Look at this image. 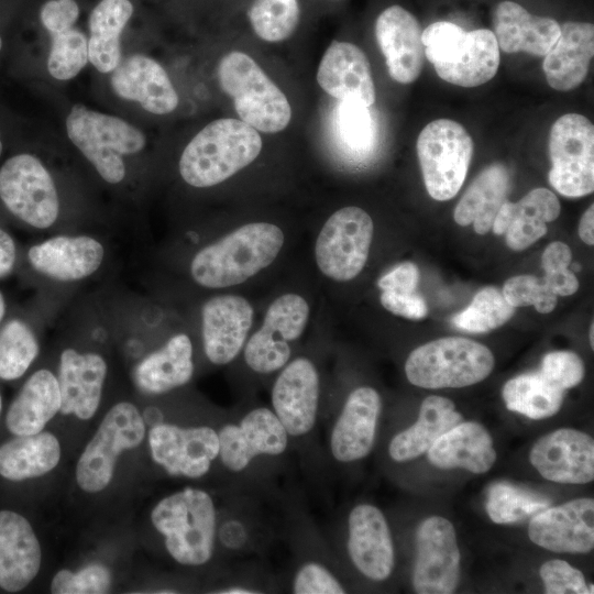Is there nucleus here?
<instances>
[{"instance_id":"obj_28","label":"nucleus","mask_w":594,"mask_h":594,"mask_svg":"<svg viewBox=\"0 0 594 594\" xmlns=\"http://www.w3.org/2000/svg\"><path fill=\"white\" fill-rule=\"evenodd\" d=\"M41 547L30 522L20 514L0 510V587L18 592L41 568Z\"/></svg>"},{"instance_id":"obj_22","label":"nucleus","mask_w":594,"mask_h":594,"mask_svg":"<svg viewBox=\"0 0 594 594\" xmlns=\"http://www.w3.org/2000/svg\"><path fill=\"white\" fill-rule=\"evenodd\" d=\"M528 536L535 544L554 552L592 551L593 498H578L539 512L529 522Z\"/></svg>"},{"instance_id":"obj_27","label":"nucleus","mask_w":594,"mask_h":594,"mask_svg":"<svg viewBox=\"0 0 594 594\" xmlns=\"http://www.w3.org/2000/svg\"><path fill=\"white\" fill-rule=\"evenodd\" d=\"M114 92L136 101L154 114H167L178 105L177 92L165 69L154 59L133 55L118 65L111 76Z\"/></svg>"},{"instance_id":"obj_37","label":"nucleus","mask_w":594,"mask_h":594,"mask_svg":"<svg viewBox=\"0 0 594 594\" xmlns=\"http://www.w3.org/2000/svg\"><path fill=\"white\" fill-rule=\"evenodd\" d=\"M61 459V446L50 432L16 436L0 447V475L10 481L42 476Z\"/></svg>"},{"instance_id":"obj_19","label":"nucleus","mask_w":594,"mask_h":594,"mask_svg":"<svg viewBox=\"0 0 594 594\" xmlns=\"http://www.w3.org/2000/svg\"><path fill=\"white\" fill-rule=\"evenodd\" d=\"M346 530V553L354 569L370 581L387 580L394 571L395 549L383 512L369 503L354 506Z\"/></svg>"},{"instance_id":"obj_17","label":"nucleus","mask_w":594,"mask_h":594,"mask_svg":"<svg viewBox=\"0 0 594 594\" xmlns=\"http://www.w3.org/2000/svg\"><path fill=\"white\" fill-rule=\"evenodd\" d=\"M460 551L453 525L446 518L425 519L416 532L413 586L419 594H450L459 583Z\"/></svg>"},{"instance_id":"obj_24","label":"nucleus","mask_w":594,"mask_h":594,"mask_svg":"<svg viewBox=\"0 0 594 594\" xmlns=\"http://www.w3.org/2000/svg\"><path fill=\"white\" fill-rule=\"evenodd\" d=\"M319 86L339 100H355L370 107L375 86L364 52L348 42L333 41L323 54L317 72Z\"/></svg>"},{"instance_id":"obj_54","label":"nucleus","mask_w":594,"mask_h":594,"mask_svg":"<svg viewBox=\"0 0 594 594\" xmlns=\"http://www.w3.org/2000/svg\"><path fill=\"white\" fill-rule=\"evenodd\" d=\"M571 250L565 243L552 242L542 253L541 263L544 273L553 272L568 268L571 263Z\"/></svg>"},{"instance_id":"obj_41","label":"nucleus","mask_w":594,"mask_h":594,"mask_svg":"<svg viewBox=\"0 0 594 594\" xmlns=\"http://www.w3.org/2000/svg\"><path fill=\"white\" fill-rule=\"evenodd\" d=\"M549 506V499L508 483L494 484L486 499L487 514L496 524L516 522Z\"/></svg>"},{"instance_id":"obj_2","label":"nucleus","mask_w":594,"mask_h":594,"mask_svg":"<svg viewBox=\"0 0 594 594\" xmlns=\"http://www.w3.org/2000/svg\"><path fill=\"white\" fill-rule=\"evenodd\" d=\"M170 558L186 566H201L215 556L219 514L205 490L186 487L162 498L151 513Z\"/></svg>"},{"instance_id":"obj_13","label":"nucleus","mask_w":594,"mask_h":594,"mask_svg":"<svg viewBox=\"0 0 594 594\" xmlns=\"http://www.w3.org/2000/svg\"><path fill=\"white\" fill-rule=\"evenodd\" d=\"M0 198L11 213L37 229L51 227L59 215L54 180L31 154L14 155L1 166Z\"/></svg>"},{"instance_id":"obj_1","label":"nucleus","mask_w":594,"mask_h":594,"mask_svg":"<svg viewBox=\"0 0 594 594\" xmlns=\"http://www.w3.org/2000/svg\"><path fill=\"white\" fill-rule=\"evenodd\" d=\"M284 241L282 229L274 223L241 226L198 251L190 263V274L207 288L239 285L270 266Z\"/></svg>"},{"instance_id":"obj_33","label":"nucleus","mask_w":594,"mask_h":594,"mask_svg":"<svg viewBox=\"0 0 594 594\" xmlns=\"http://www.w3.org/2000/svg\"><path fill=\"white\" fill-rule=\"evenodd\" d=\"M461 421L462 416L452 400L437 395L428 396L420 405L417 421L392 438L388 455L398 463L414 460Z\"/></svg>"},{"instance_id":"obj_39","label":"nucleus","mask_w":594,"mask_h":594,"mask_svg":"<svg viewBox=\"0 0 594 594\" xmlns=\"http://www.w3.org/2000/svg\"><path fill=\"white\" fill-rule=\"evenodd\" d=\"M506 407L530 419H544L559 411L563 391L540 372L526 373L509 380L503 387Z\"/></svg>"},{"instance_id":"obj_61","label":"nucleus","mask_w":594,"mask_h":594,"mask_svg":"<svg viewBox=\"0 0 594 594\" xmlns=\"http://www.w3.org/2000/svg\"><path fill=\"white\" fill-rule=\"evenodd\" d=\"M1 407H2V400H1V396H0V411H1Z\"/></svg>"},{"instance_id":"obj_42","label":"nucleus","mask_w":594,"mask_h":594,"mask_svg":"<svg viewBox=\"0 0 594 594\" xmlns=\"http://www.w3.org/2000/svg\"><path fill=\"white\" fill-rule=\"evenodd\" d=\"M514 311L515 307L505 299L502 292L495 287H485L463 311L453 317L452 322L459 329L482 333L503 326Z\"/></svg>"},{"instance_id":"obj_53","label":"nucleus","mask_w":594,"mask_h":594,"mask_svg":"<svg viewBox=\"0 0 594 594\" xmlns=\"http://www.w3.org/2000/svg\"><path fill=\"white\" fill-rule=\"evenodd\" d=\"M419 279V271L411 262H405L383 275L377 285L381 290L410 294L415 293Z\"/></svg>"},{"instance_id":"obj_45","label":"nucleus","mask_w":594,"mask_h":594,"mask_svg":"<svg viewBox=\"0 0 594 594\" xmlns=\"http://www.w3.org/2000/svg\"><path fill=\"white\" fill-rule=\"evenodd\" d=\"M290 593L295 594H342L345 587L326 560L305 557L297 562L288 581Z\"/></svg>"},{"instance_id":"obj_5","label":"nucleus","mask_w":594,"mask_h":594,"mask_svg":"<svg viewBox=\"0 0 594 594\" xmlns=\"http://www.w3.org/2000/svg\"><path fill=\"white\" fill-rule=\"evenodd\" d=\"M219 459L234 479H249L256 471L282 462L290 439L271 407L255 406L219 428Z\"/></svg>"},{"instance_id":"obj_56","label":"nucleus","mask_w":594,"mask_h":594,"mask_svg":"<svg viewBox=\"0 0 594 594\" xmlns=\"http://www.w3.org/2000/svg\"><path fill=\"white\" fill-rule=\"evenodd\" d=\"M15 255L13 239L0 228V278L11 273L14 267Z\"/></svg>"},{"instance_id":"obj_7","label":"nucleus","mask_w":594,"mask_h":594,"mask_svg":"<svg viewBox=\"0 0 594 594\" xmlns=\"http://www.w3.org/2000/svg\"><path fill=\"white\" fill-rule=\"evenodd\" d=\"M494 356L485 345L461 337L425 343L410 352L405 363L408 381L422 388H458L486 378Z\"/></svg>"},{"instance_id":"obj_44","label":"nucleus","mask_w":594,"mask_h":594,"mask_svg":"<svg viewBox=\"0 0 594 594\" xmlns=\"http://www.w3.org/2000/svg\"><path fill=\"white\" fill-rule=\"evenodd\" d=\"M88 62V40L77 29L70 28L52 35L47 69L52 77L68 80L79 74Z\"/></svg>"},{"instance_id":"obj_8","label":"nucleus","mask_w":594,"mask_h":594,"mask_svg":"<svg viewBox=\"0 0 594 594\" xmlns=\"http://www.w3.org/2000/svg\"><path fill=\"white\" fill-rule=\"evenodd\" d=\"M66 131L74 145L110 184H118L125 176L121 155L135 154L145 146V136L138 128L81 105L72 108Z\"/></svg>"},{"instance_id":"obj_29","label":"nucleus","mask_w":594,"mask_h":594,"mask_svg":"<svg viewBox=\"0 0 594 594\" xmlns=\"http://www.w3.org/2000/svg\"><path fill=\"white\" fill-rule=\"evenodd\" d=\"M561 211L557 196L546 188H535L519 201H505L492 224L495 234H506L507 245L521 251L547 233V222Z\"/></svg>"},{"instance_id":"obj_21","label":"nucleus","mask_w":594,"mask_h":594,"mask_svg":"<svg viewBox=\"0 0 594 594\" xmlns=\"http://www.w3.org/2000/svg\"><path fill=\"white\" fill-rule=\"evenodd\" d=\"M253 308L242 296L220 295L202 306V343L207 359L227 365L242 352L253 322Z\"/></svg>"},{"instance_id":"obj_43","label":"nucleus","mask_w":594,"mask_h":594,"mask_svg":"<svg viewBox=\"0 0 594 594\" xmlns=\"http://www.w3.org/2000/svg\"><path fill=\"white\" fill-rule=\"evenodd\" d=\"M254 32L266 42H280L296 29L299 20L297 0H254L249 9Z\"/></svg>"},{"instance_id":"obj_12","label":"nucleus","mask_w":594,"mask_h":594,"mask_svg":"<svg viewBox=\"0 0 594 594\" xmlns=\"http://www.w3.org/2000/svg\"><path fill=\"white\" fill-rule=\"evenodd\" d=\"M550 185L566 197L594 189V127L584 116L566 113L552 125L549 138Z\"/></svg>"},{"instance_id":"obj_20","label":"nucleus","mask_w":594,"mask_h":594,"mask_svg":"<svg viewBox=\"0 0 594 594\" xmlns=\"http://www.w3.org/2000/svg\"><path fill=\"white\" fill-rule=\"evenodd\" d=\"M529 460L551 482L584 484L594 479V441L580 430L562 428L541 437Z\"/></svg>"},{"instance_id":"obj_40","label":"nucleus","mask_w":594,"mask_h":594,"mask_svg":"<svg viewBox=\"0 0 594 594\" xmlns=\"http://www.w3.org/2000/svg\"><path fill=\"white\" fill-rule=\"evenodd\" d=\"M37 354V340L25 322L13 319L0 330V378H19Z\"/></svg>"},{"instance_id":"obj_3","label":"nucleus","mask_w":594,"mask_h":594,"mask_svg":"<svg viewBox=\"0 0 594 594\" xmlns=\"http://www.w3.org/2000/svg\"><path fill=\"white\" fill-rule=\"evenodd\" d=\"M261 150L257 130L242 120L218 119L187 144L179 160V173L190 186L211 187L251 164Z\"/></svg>"},{"instance_id":"obj_60","label":"nucleus","mask_w":594,"mask_h":594,"mask_svg":"<svg viewBox=\"0 0 594 594\" xmlns=\"http://www.w3.org/2000/svg\"><path fill=\"white\" fill-rule=\"evenodd\" d=\"M1 153H2V142L0 140V155H1Z\"/></svg>"},{"instance_id":"obj_57","label":"nucleus","mask_w":594,"mask_h":594,"mask_svg":"<svg viewBox=\"0 0 594 594\" xmlns=\"http://www.w3.org/2000/svg\"><path fill=\"white\" fill-rule=\"evenodd\" d=\"M579 235L588 245L594 243V206L593 204L585 210L580 219Z\"/></svg>"},{"instance_id":"obj_10","label":"nucleus","mask_w":594,"mask_h":594,"mask_svg":"<svg viewBox=\"0 0 594 594\" xmlns=\"http://www.w3.org/2000/svg\"><path fill=\"white\" fill-rule=\"evenodd\" d=\"M145 437V421L131 403L116 404L105 416L84 449L76 466L79 487L89 493L105 490L111 482L119 455L139 447Z\"/></svg>"},{"instance_id":"obj_14","label":"nucleus","mask_w":594,"mask_h":594,"mask_svg":"<svg viewBox=\"0 0 594 594\" xmlns=\"http://www.w3.org/2000/svg\"><path fill=\"white\" fill-rule=\"evenodd\" d=\"M276 376L271 408L286 430L292 447L306 442L320 416L321 381L317 365L306 356L290 359Z\"/></svg>"},{"instance_id":"obj_58","label":"nucleus","mask_w":594,"mask_h":594,"mask_svg":"<svg viewBox=\"0 0 594 594\" xmlns=\"http://www.w3.org/2000/svg\"><path fill=\"white\" fill-rule=\"evenodd\" d=\"M4 314H6V301H4L3 295L0 292V321L3 318Z\"/></svg>"},{"instance_id":"obj_51","label":"nucleus","mask_w":594,"mask_h":594,"mask_svg":"<svg viewBox=\"0 0 594 594\" xmlns=\"http://www.w3.org/2000/svg\"><path fill=\"white\" fill-rule=\"evenodd\" d=\"M79 9L74 0H50L41 9V21L51 35L64 32L75 24Z\"/></svg>"},{"instance_id":"obj_46","label":"nucleus","mask_w":594,"mask_h":594,"mask_svg":"<svg viewBox=\"0 0 594 594\" xmlns=\"http://www.w3.org/2000/svg\"><path fill=\"white\" fill-rule=\"evenodd\" d=\"M505 299L513 307L534 306L537 311L548 314L557 305V294L532 275H517L508 278L503 287Z\"/></svg>"},{"instance_id":"obj_55","label":"nucleus","mask_w":594,"mask_h":594,"mask_svg":"<svg viewBox=\"0 0 594 594\" xmlns=\"http://www.w3.org/2000/svg\"><path fill=\"white\" fill-rule=\"evenodd\" d=\"M543 280L557 295L561 296L574 294L580 286L576 276L568 268L546 272Z\"/></svg>"},{"instance_id":"obj_52","label":"nucleus","mask_w":594,"mask_h":594,"mask_svg":"<svg viewBox=\"0 0 594 594\" xmlns=\"http://www.w3.org/2000/svg\"><path fill=\"white\" fill-rule=\"evenodd\" d=\"M380 300L386 310L408 319H421L428 312L424 298L416 293L382 290Z\"/></svg>"},{"instance_id":"obj_48","label":"nucleus","mask_w":594,"mask_h":594,"mask_svg":"<svg viewBox=\"0 0 594 594\" xmlns=\"http://www.w3.org/2000/svg\"><path fill=\"white\" fill-rule=\"evenodd\" d=\"M111 586L110 571L101 564H91L74 573L58 571L51 583L55 594H98L107 593Z\"/></svg>"},{"instance_id":"obj_34","label":"nucleus","mask_w":594,"mask_h":594,"mask_svg":"<svg viewBox=\"0 0 594 594\" xmlns=\"http://www.w3.org/2000/svg\"><path fill=\"white\" fill-rule=\"evenodd\" d=\"M61 393L56 376L38 370L24 383L7 413V427L15 436L41 432L59 411Z\"/></svg>"},{"instance_id":"obj_9","label":"nucleus","mask_w":594,"mask_h":594,"mask_svg":"<svg viewBox=\"0 0 594 594\" xmlns=\"http://www.w3.org/2000/svg\"><path fill=\"white\" fill-rule=\"evenodd\" d=\"M416 147L430 197L439 201L453 198L464 183L473 155L471 135L453 120L437 119L421 130Z\"/></svg>"},{"instance_id":"obj_32","label":"nucleus","mask_w":594,"mask_h":594,"mask_svg":"<svg viewBox=\"0 0 594 594\" xmlns=\"http://www.w3.org/2000/svg\"><path fill=\"white\" fill-rule=\"evenodd\" d=\"M430 463L440 469L487 472L496 460L488 431L475 421L459 422L443 433L427 451Z\"/></svg>"},{"instance_id":"obj_4","label":"nucleus","mask_w":594,"mask_h":594,"mask_svg":"<svg viewBox=\"0 0 594 594\" xmlns=\"http://www.w3.org/2000/svg\"><path fill=\"white\" fill-rule=\"evenodd\" d=\"M425 56L438 76L461 87H476L491 80L499 66V47L487 29L465 32L448 21L429 24L421 33Z\"/></svg>"},{"instance_id":"obj_11","label":"nucleus","mask_w":594,"mask_h":594,"mask_svg":"<svg viewBox=\"0 0 594 594\" xmlns=\"http://www.w3.org/2000/svg\"><path fill=\"white\" fill-rule=\"evenodd\" d=\"M374 224L363 209L349 206L337 210L322 226L315 244L320 272L336 282L356 277L366 264Z\"/></svg>"},{"instance_id":"obj_47","label":"nucleus","mask_w":594,"mask_h":594,"mask_svg":"<svg viewBox=\"0 0 594 594\" xmlns=\"http://www.w3.org/2000/svg\"><path fill=\"white\" fill-rule=\"evenodd\" d=\"M338 123L344 142L354 150H367L374 139L373 119L369 107L355 100H342Z\"/></svg>"},{"instance_id":"obj_35","label":"nucleus","mask_w":594,"mask_h":594,"mask_svg":"<svg viewBox=\"0 0 594 594\" xmlns=\"http://www.w3.org/2000/svg\"><path fill=\"white\" fill-rule=\"evenodd\" d=\"M193 374L191 340L178 333L136 365L134 380L141 391L158 395L186 385Z\"/></svg>"},{"instance_id":"obj_50","label":"nucleus","mask_w":594,"mask_h":594,"mask_svg":"<svg viewBox=\"0 0 594 594\" xmlns=\"http://www.w3.org/2000/svg\"><path fill=\"white\" fill-rule=\"evenodd\" d=\"M547 594H590L581 571L566 561L554 559L539 570Z\"/></svg>"},{"instance_id":"obj_25","label":"nucleus","mask_w":594,"mask_h":594,"mask_svg":"<svg viewBox=\"0 0 594 594\" xmlns=\"http://www.w3.org/2000/svg\"><path fill=\"white\" fill-rule=\"evenodd\" d=\"M106 375L107 363L99 354L64 350L57 378L59 411L81 420L90 419L99 407Z\"/></svg>"},{"instance_id":"obj_49","label":"nucleus","mask_w":594,"mask_h":594,"mask_svg":"<svg viewBox=\"0 0 594 594\" xmlns=\"http://www.w3.org/2000/svg\"><path fill=\"white\" fill-rule=\"evenodd\" d=\"M551 384L562 391L576 386L584 376L581 358L570 351H554L544 355L539 371Z\"/></svg>"},{"instance_id":"obj_36","label":"nucleus","mask_w":594,"mask_h":594,"mask_svg":"<svg viewBox=\"0 0 594 594\" xmlns=\"http://www.w3.org/2000/svg\"><path fill=\"white\" fill-rule=\"evenodd\" d=\"M508 170L501 164L486 167L469 186L454 209V220L460 226L473 223L474 231L485 234L509 193Z\"/></svg>"},{"instance_id":"obj_26","label":"nucleus","mask_w":594,"mask_h":594,"mask_svg":"<svg viewBox=\"0 0 594 594\" xmlns=\"http://www.w3.org/2000/svg\"><path fill=\"white\" fill-rule=\"evenodd\" d=\"M103 255L102 244L87 235H57L33 245L28 253L34 270L62 282L91 275L101 265Z\"/></svg>"},{"instance_id":"obj_62","label":"nucleus","mask_w":594,"mask_h":594,"mask_svg":"<svg viewBox=\"0 0 594 594\" xmlns=\"http://www.w3.org/2000/svg\"><path fill=\"white\" fill-rule=\"evenodd\" d=\"M1 47H2V40H1V36H0V51H1Z\"/></svg>"},{"instance_id":"obj_31","label":"nucleus","mask_w":594,"mask_h":594,"mask_svg":"<svg viewBox=\"0 0 594 594\" xmlns=\"http://www.w3.org/2000/svg\"><path fill=\"white\" fill-rule=\"evenodd\" d=\"M493 33L505 53L544 56L560 35V25L551 18L534 15L520 4L506 0L495 9Z\"/></svg>"},{"instance_id":"obj_16","label":"nucleus","mask_w":594,"mask_h":594,"mask_svg":"<svg viewBox=\"0 0 594 594\" xmlns=\"http://www.w3.org/2000/svg\"><path fill=\"white\" fill-rule=\"evenodd\" d=\"M153 461L170 476L191 480L207 475L219 459L218 428L160 421L148 432Z\"/></svg>"},{"instance_id":"obj_59","label":"nucleus","mask_w":594,"mask_h":594,"mask_svg":"<svg viewBox=\"0 0 594 594\" xmlns=\"http://www.w3.org/2000/svg\"><path fill=\"white\" fill-rule=\"evenodd\" d=\"M593 334H594V324H593V322H592V323H591V327H590V332H588L590 343H591V346H592V348L594 346V338H593Z\"/></svg>"},{"instance_id":"obj_23","label":"nucleus","mask_w":594,"mask_h":594,"mask_svg":"<svg viewBox=\"0 0 594 594\" xmlns=\"http://www.w3.org/2000/svg\"><path fill=\"white\" fill-rule=\"evenodd\" d=\"M422 30L400 6H391L377 18L375 35L391 77L399 84L415 81L424 65Z\"/></svg>"},{"instance_id":"obj_18","label":"nucleus","mask_w":594,"mask_h":594,"mask_svg":"<svg viewBox=\"0 0 594 594\" xmlns=\"http://www.w3.org/2000/svg\"><path fill=\"white\" fill-rule=\"evenodd\" d=\"M381 410L382 399L375 388L360 386L350 392L328 431V450L337 463H353L370 454Z\"/></svg>"},{"instance_id":"obj_15","label":"nucleus","mask_w":594,"mask_h":594,"mask_svg":"<svg viewBox=\"0 0 594 594\" xmlns=\"http://www.w3.org/2000/svg\"><path fill=\"white\" fill-rule=\"evenodd\" d=\"M309 305L297 294H284L267 308L263 324L245 342L244 362L256 374L278 372L292 359L290 343L304 332Z\"/></svg>"},{"instance_id":"obj_38","label":"nucleus","mask_w":594,"mask_h":594,"mask_svg":"<svg viewBox=\"0 0 594 594\" xmlns=\"http://www.w3.org/2000/svg\"><path fill=\"white\" fill-rule=\"evenodd\" d=\"M129 0H102L89 16L88 61L100 73L113 72L120 64V35L131 18Z\"/></svg>"},{"instance_id":"obj_30","label":"nucleus","mask_w":594,"mask_h":594,"mask_svg":"<svg viewBox=\"0 0 594 594\" xmlns=\"http://www.w3.org/2000/svg\"><path fill=\"white\" fill-rule=\"evenodd\" d=\"M594 54V25L588 22H565L560 35L543 58L549 86L558 91L579 87L588 73Z\"/></svg>"},{"instance_id":"obj_6","label":"nucleus","mask_w":594,"mask_h":594,"mask_svg":"<svg viewBox=\"0 0 594 594\" xmlns=\"http://www.w3.org/2000/svg\"><path fill=\"white\" fill-rule=\"evenodd\" d=\"M218 77L223 91L233 99L239 117L255 130L277 133L290 122L286 96L248 54L233 51L224 55Z\"/></svg>"}]
</instances>
